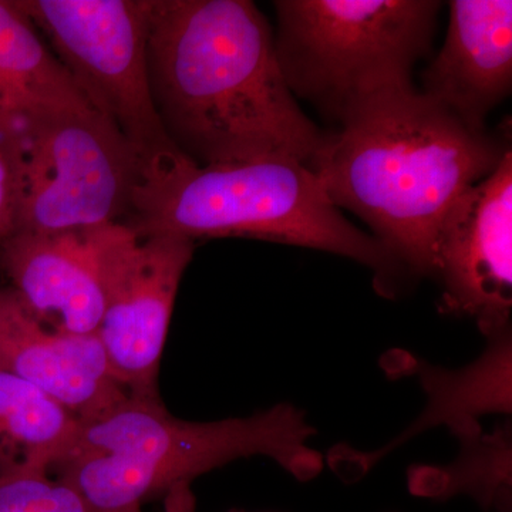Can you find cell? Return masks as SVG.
Segmentation results:
<instances>
[{
    "label": "cell",
    "mask_w": 512,
    "mask_h": 512,
    "mask_svg": "<svg viewBox=\"0 0 512 512\" xmlns=\"http://www.w3.org/2000/svg\"><path fill=\"white\" fill-rule=\"evenodd\" d=\"M148 79L165 134L201 167L311 163L325 131L285 82L251 0H148Z\"/></svg>",
    "instance_id": "obj_1"
},
{
    "label": "cell",
    "mask_w": 512,
    "mask_h": 512,
    "mask_svg": "<svg viewBox=\"0 0 512 512\" xmlns=\"http://www.w3.org/2000/svg\"><path fill=\"white\" fill-rule=\"evenodd\" d=\"M510 150L507 137L470 130L412 86L367 101L325 133L309 167L406 274L434 276L448 212Z\"/></svg>",
    "instance_id": "obj_2"
},
{
    "label": "cell",
    "mask_w": 512,
    "mask_h": 512,
    "mask_svg": "<svg viewBox=\"0 0 512 512\" xmlns=\"http://www.w3.org/2000/svg\"><path fill=\"white\" fill-rule=\"evenodd\" d=\"M140 237L254 238L329 252L375 272L380 293L406 274L375 237L346 220L318 175L292 158L201 167L177 154L141 171L127 220Z\"/></svg>",
    "instance_id": "obj_3"
},
{
    "label": "cell",
    "mask_w": 512,
    "mask_h": 512,
    "mask_svg": "<svg viewBox=\"0 0 512 512\" xmlns=\"http://www.w3.org/2000/svg\"><path fill=\"white\" fill-rule=\"evenodd\" d=\"M313 434L292 404L195 423L168 413L160 397L128 394L82 423L72 453L53 471L94 512H126L242 457H269L298 480H312L325 466L322 454L309 446Z\"/></svg>",
    "instance_id": "obj_4"
},
{
    "label": "cell",
    "mask_w": 512,
    "mask_h": 512,
    "mask_svg": "<svg viewBox=\"0 0 512 512\" xmlns=\"http://www.w3.org/2000/svg\"><path fill=\"white\" fill-rule=\"evenodd\" d=\"M275 49L285 82L333 123L382 94L414 86L430 52L437 0H276Z\"/></svg>",
    "instance_id": "obj_5"
},
{
    "label": "cell",
    "mask_w": 512,
    "mask_h": 512,
    "mask_svg": "<svg viewBox=\"0 0 512 512\" xmlns=\"http://www.w3.org/2000/svg\"><path fill=\"white\" fill-rule=\"evenodd\" d=\"M16 5L46 37L84 99L123 134L143 168L180 154L151 96L148 0H19Z\"/></svg>",
    "instance_id": "obj_6"
},
{
    "label": "cell",
    "mask_w": 512,
    "mask_h": 512,
    "mask_svg": "<svg viewBox=\"0 0 512 512\" xmlns=\"http://www.w3.org/2000/svg\"><path fill=\"white\" fill-rule=\"evenodd\" d=\"M19 137L25 195L18 231H82L127 217L143 163L99 111H40Z\"/></svg>",
    "instance_id": "obj_7"
},
{
    "label": "cell",
    "mask_w": 512,
    "mask_h": 512,
    "mask_svg": "<svg viewBox=\"0 0 512 512\" xmlns=\"http://www.w3.org/2000/svg\"><path fill=\"white\" fill-rule=\"evenodd\" d=\"M90 232L103 284L96 335L111 373L130 396L157 399L165 340L195 242L168 234L140 237L124 222Z\"/></svg>",
    "instance_id": "obj_8"
},
{
    "label": "cell",
    "mask_w": 512,
    "mask_h": 512,
    "mask_svg": "<svg viewBox=\"0 0 512 512\" xmlns=\"http://www.w3.org/2000/svg\"><path fill=\"white\" fill-rule=\"evenodd\" d=\"M434 276L443 285L448 312L476 320L488 339L510 329L512 150L448 212Z\"/></svg>",
    "instance_id": "obj_9"
},
{
    "label": "cell",
    "mask_w": 512,
    "mask_h": 512,
    "mask_svg": "<svg viewBox=\"0 0 512 512\" xmlns=\"http://www.w3.org/2000/svg\"><path fill=\"white\" fill-rule=\"evenodd\" d=\"M0 369L39 387L80 420L97 419L128 396L96 333L46 325L10 288L0 289Z\"/></svg>",
    "instance_id": "obj_10"
},
{
    "label": "cell",
    "mask_w": 512,
    "mask_h": 512,
    "mask_svg": "<svg viewBox=\"0 0 512 512\" xmlns=\"http://www.w3.org/2000/svg\"><path fill=\"white\" fill-rule=\"evenodd\" d=\"M427 99L484 133L512 90L511 0H453L446 39L421 74Z\"/></svg>",
    "instance_id": "obj_11"
},
{
    "label": "cell",
    "mask_w": 512,
    "mask_h": 512,
    "mask_svg": "<svg viewBox=\"0 0 512 512\" xmlns=\"http://www.w3.org/2000/svg\"><path fill=\"white\" fill-rule=\"evenodd\" d=\"M0 265L9 288L37 319L64 332L96 333L103 284L90 229L16 231L0 242Z\"/></svg>",
    "instance_id": "obj_12"
},
{
    "label": "cell",
    "mask_w": 512,
    "mask_h": 512,
    "mask_svg": "<svg viewBox=\"0 0 512 512\" xmlns=\"http://www.w3.org/2000/svg\"><path fill=\"white\" fill-rule=\"evenodd\" d=\"M490 348L473 365L460 370H444L421 363L417 369L421 386L427 394L426 410L402 436L383 450L363 460L330 458V467L350 466L339 476L352 480L367 473L377 458L386 456L404 441L434 426H447L460 440L481 433L478 417L491 413H511L512 345L510 329L491 338Z\"/></svg>",
    "instance_id": "obj_13"
},
{
    "label": "cell",
    "mask_w": 512,
    "mask_h": 512,
    "mask_svg": "<svg viewBox=\"0 0 512 512\" xmlns=\"http://www.w3.org/2000/svg\"><path fill=\"white\" fill-rule=\"evenodd\" d=\"M92 107L16 2L0 0V131L19 136L33 114Z\"/></svg>",
    "instance_id": "obj_14"
},
{
    "label": "cell",
    "mask_w": 512,
    "mask_h": 512,
    "mask_svg": "<svg viewBox=\"0 0 512 512\" xmlns=\"http://www.w3.org/2000/svg\"><path fill=\"white\" fill-rule=\"evenodd\" d=\"M82 423L39 387L0 369V473L55 470L72 453Z\"/></svg>",
    "instance_id": "obj_15"
},
{
    "label": "cell",
    "mask_w": 512,
    "mask_h": 512,
    "mask_svg": "<svg viewBox=\"0 0 512 512\" xmlns=\"http://www.w3.org/2000/svg\"><path fill=\"white\" fill-rule=\"evenodd\" d=\"M463 453L453 466L416 468L409 477L410 491L426 498L473 495L485 510L507 507L511 490L510 429L481 433L460 440Z\"/></svg>",
    "instance_id": "obj_16"
},
{
    "label": "cell",
    "mask_w": 512,
    "mask_h": 512,
    "mask_svg": "<svg viewBox=\"0 0 512 512\" xmlns=\"http://www.w3.org/2000/svg\"><path fill=\"white\" fill-rule=\"evenodd\" d=\"M52 471L0 473V512H94L86 500Z\"/></svg>",
    "instance_id": "obj_17"
},
{
    "label": "cell",
    "mask_w": 512,
    "mask_h": 512,
    "mask_svg": "<svg viewBox=\"0 0 512 512\" xmlns=\"http://www.w3.org/2000/svg\"><path fill=\"white\" fill-rule=\"evenodd\" d=\"M25 195L22 140L0 131V242L19 229Z\"/></svg>",
    "instance_id": "obj_18"
},
{
    "label": "cell",
    "mask_w": 512,
    "mask_h": 512,
    "mask_svg": "<svg viewBox=\"0 0 512 512\" xmlns=\"http://www.w3.org/2000/svg\"><path fill=\"white\" fill-rule=\"evenodd\" d=\"M164 512H197V501L190 483L175 485L164 495Z\"/></svg>",
    "instance_id": "obj_19"
},
{
    "label": "cell",
    "mask_w": 512,
    "mask_h": 512,
    "mask_svg": "<svg viewBox=\"0 0 512 512\" xmlns=\"http://www.w3.org/2000/svg\"><path fill=\"white\" fill-rule=\"evenodd\" d=\"M126 512H141V508L140 507H137V508H131V510H128Z\"/></svg>",
    "instance_id": "obj_20"
},
{
    "label": "cell",
    "mask_w": 512,
    "mask_h": 512,
    "mask_svg": "<svg viewBox=\"0 0 512 512\" xmlns=\"http://www.w3.org/2000/svg\"><path fill=\"white\" fill-rule=\"evenodd\" d=\"M503 512H507V507L503 508Z\"/></svg>",
    "instance_id": "obj_21"
}]
</instances>
